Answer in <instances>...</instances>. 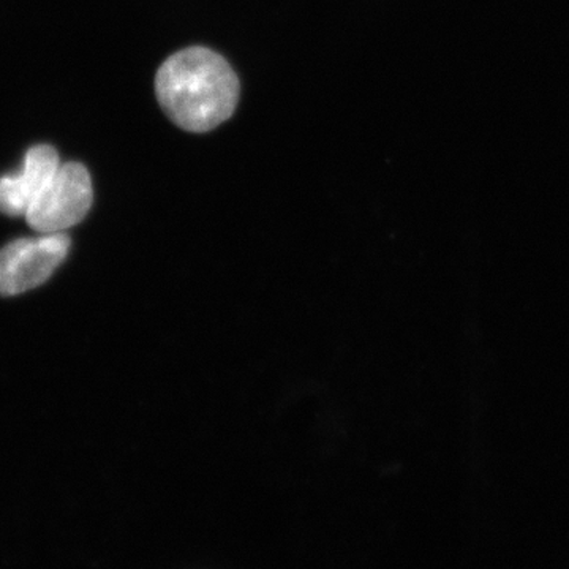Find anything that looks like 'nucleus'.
<instances>
[{
	"instance_id": "2",
	"label": "nucleus",
	"mask_w": 569,
	"mask_h": 569,
	"mask_svg": "<svg viewBox=\"0 0 569 569\" xmlns=\"http://www.w3.org/2000/svg\"><path fill=\"white\" fill-rule=\"evenodd\" d=\"M93 201L92 179L81 163H61L26 220L41 234L63 233L88 216Z\"/></svg>"
},
{
	"instance_id": "4",
	"label": "nucleus",
	"mask_w": 569,
	"mask_h": 569,
	"mask_svg": "<svg viewBox=\"0 0 569 569\" xmlns=\"http://www.w3.org/2000/svg\"><path fill=\"white\" fill-rule=\"evenodd\" d=\"M59 153L52 146H33L26 152L21 170L0 178V212L10 217L28 213L41 190L58 171Z\"/></svg>"
},
{
	"instance_id": "3",
	"label": "nucleus",
	"mask_w": 569,
	"mask_h": 569,
	"mask_svg": "<svg viewBox=\"0 0 569 569\" xmlns=\"http://www.w3.org/2000/svg\"><path fill=\"white\" fill-rule=\"evenodd\" d=\"M70 238L66 233L20 239L0 250V296H17L40 287L66 260Z\"/></svg>"
},
{
	"instance_id": "1",
	"label": "nucleus",
	"mask_w": 569,
	"mask_h": 569,
	"mask_svg": "<svg viewBox=\"0 0 569 569\" xmlns=\"http://www.w3.org/2000/svg\"><path fill=\"white\" fill-rule=\"evenodd\" d=\"M156 96L164 114L186 132H211L238 107V74L219 52L186 48L160 66Z\"/></svg>"
}]
</instances>
